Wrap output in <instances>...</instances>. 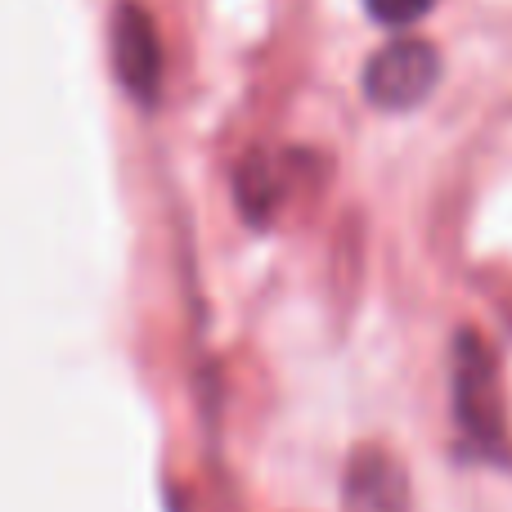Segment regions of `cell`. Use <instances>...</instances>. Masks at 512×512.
Listing matches in <instances>:
<instances>
[{"label":"cell","instance_id":"obj_1","mask_svg":"<svg viewBox=\"0 0 512 512\" xmlns=\"http://www.w3.org/2000/svg\"><path fill=\"white\" fill-rule=\"evenodd\" d=\"M450 387H454V418L468 432V441L481 445V450H499L508 441L504 378H499V360L486 346V337H477V333L454 337Z\"/></svg>","mask_w":512,"mask_h":512},{"label":"cell","instance_id":"obj_2","mask_svg":"<svg viewBox=\"0 0 512 512\" xmlns=\"http://www.w3.org/2000/svg\"><path fill=\"white\" fill-rule=\"evenodd\" d=\"M441 81V54L418 36L387 41L369 63H364V99L382 113H405L418 108Z\"/></svg>","mask_w":512,"mask_h":512},{"label":"cell","instance_id":"obj_3","mask_svg":"<svg viewBox=\"0 0 512 512\" xmlns=\"http://www.w3.org/2000/svg\"><path fill=\"white\" fill-rule=\"evenodd\" d=\"M113 68L117 81L131 90L140 104H153L162 90V41L149 9L122 0L113 14Z\"/></svg>","mask_w":512,"mask_h":512},{"label":"cell","instance_id":"obj_4","mask_svg":"<svg viewBox=\"0 0 512 512\" xmlns=\"http://www.w3.org/2000/svg\"><path fill=\"white\" fill-rule=\"evenodd\" d=\"M342 512H409L405 468L378 445H360L346 463Z\"/></svg>","mask_w":512,"mask_h":512},{"label":"cell","instance_id":"obj_5","mask_svg":"<svg viewBox=\"0 0 512 512\" xmlns=\"http://www.w3.org/2000/svg\"><path fill=\"white\" fill-rule=\"evenodd\" d=\"M283 185L288 176L279 171V162L265 158V153H252L239 167V207L252 225H265L283 203Z\"/></svg>","mask_w":512,"mask_h":512},{"label":"cell","instance_id":"obj_6","mask_svg":"<svg viewBox=\"0 0 512 512\" xmlns=\"http://www.w3.org/2000/svg\"><path fill=\"white\" fill-rule=\"evenodd\" d=\"M364 5H369V14L378 18L382 27H409L423 14H432L436 0H364Z\"/></svg>","mask_w":512,"mask_h":512}]
</instances>
